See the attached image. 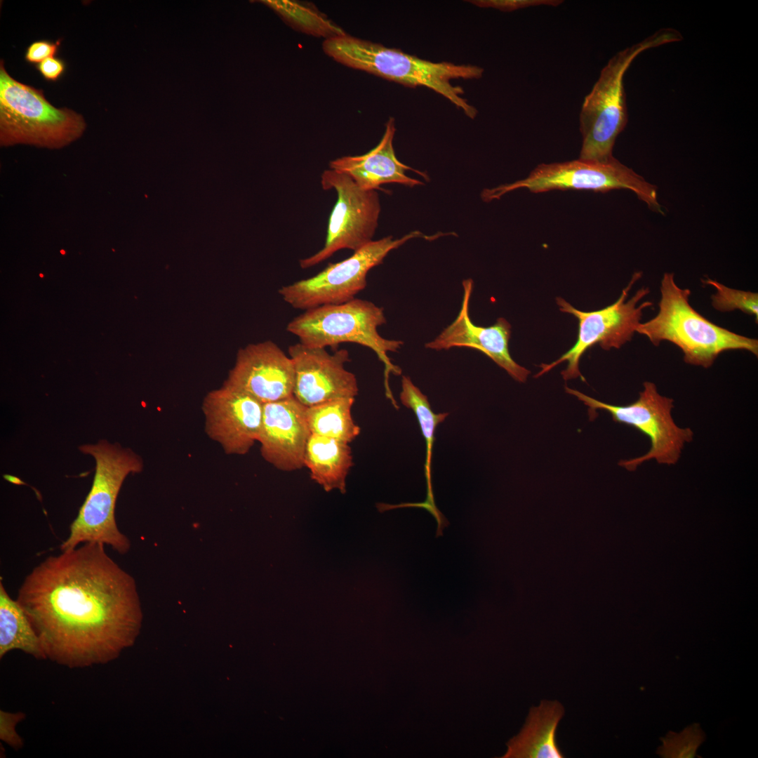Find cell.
Segmentation results:
<instances>
[{
  "instance_id": "cell-25",
  "label": "cell",
  "mask_w": 758,
  "mask_h": 758,
  "mask_svg": "<svg viewBox=\"0 0 758 758\" xmlns=\"http://www.w3.org/2000/svg\"><path fill=\"white\" fill-rule=\"evenodd\" d=\"M704 739L703 731L698 724H694L679 733L667 734L663 740L658 754L664 757H692Z\"/></svg>"
},
{
  "instance_id": "cell-27",
  "label": "cell",
  "mask_w": 758,
  "mask_h": 758,
  "mask_svg": "<svg viewBox=\"0 0 758 758\" xmlns=\"http://www.w3.org/2000/svg\"><path fill=\"white\" fill-rule=\"evenodd\" d=\"M470 2L479 7L492 8L502 11H513L538 6H557L561 0H477Z\"/></svg>"
},
{
  "instance_id": "cell-4",
  "label": "cell",
  "mask_w": 758,
  "mask_h": 758,
  "mask_svg": "<svg viewBox=\"0 0 758 758\" xmlns=\"http://www.w3.org/2000/svg\"><path fill=\"white\" fill-rule=\"evenodd\" d=\"M682 39L677 29L662 28L609 60L582 105L579 122L583 141L579 159L605 161L613 157L616 140L627 122L623 84L627 69L643 52Z\"/></svg>"
},
{
  "instance_id": "cell-2",
  "label": "cell",
  "mask_w": 758,
  "mask_h": 758,
  "mask_svg": "<svg viewBox=\"0 0 758 758\" xmlns=\"http://www.w3.org/2000/svg\"><path fill=\"white\" fill-rule=\"evenodd\" d=\"M323 50L333 60L352 68L404 85L427 87L448 99L470 119L477 115V109L462 96V88L453 86L451 80L479 79L484 73L479 66L434 62L345 34L328 37L323 43Z\"/></svg>"
},
{
  "instance_id": "cell-22",
  "label": "cell",
  "mask_w": 758,
  "mask_h": 758,
  "mask_svg": "<svg viewBox=\"0 0 758 758\" xmlns=\"http://www.w3.org/2000/svg\"><path fill=\"white\" fill-rule=\"evenodd\" d=\"M20 650L38 660H46L41 640L24 610L0 582V658Z\"/></svg>"
},
{
  "instance_id": "cell-16",
  "label": "cell",
  "mask_w": 758,
  "mask_h": 758,
  "mask_svg": "<svg viewBox=\"0 0 758 758\" xmlns=\"http://www.w3.org/2000/svg\"><path fill=\"white\" fill-rule=\"evenodd\" d=\"M463 296L460 312L455 320L433 340L425 344L427 349L449 350L468 347L477 350L503 368L516 381L526 382L530 371L518 364L510 356L508 343L511 325L504 318H498L488 327L475 325L469 314V303L473 288L470 279L463 281Z\"/></svg>"
},
{
  "instance_id": "cell-19",
  "label": "cell",
  "mask_w": 758,
  "mask_h": 758,
  "mask_svg": "<svg viewBox=\"0 0 758 758\" xmlns=\"http://www.w3.org/2000/svg\"><path fill=\"white\" fill-rule=\"evenodd\" d=\"M563 714L564 707L557 701L543 700L539 707H531L526 724L509 743L505 757H564L556 741V730Z\"/></svg>"
},
{
  "instance_id": "cell-6",
  "label": "cell",
  "mask_w": 758,
  "mask_h": 758,
  "mask_svg": "<svg viewBox=\"0 0 758 758\" xmlns=\"http://www.w3.org/2000/svg\"><path fill=\"white\" fill-rule=\"evenodd\" d=\"M386 323L383 307L373 302L354 298L348 302L311 308L293 319L286 331L297 336L299 342L312 347H335L340 343H352L372 350L385 367V394L398 408L389 385L390 373L400 375L401 370L392 364L389 352H397L402 340L387 339L378 328Z\"/></svg>"
},
{
  "instance_id": "cell-13",
  "label": "cell",
  "mask_w": 758,
  "mask_h": 758,
  "mask_svg": "<svg viewBox=\"0 0 758 758\" xmlns=\"http://www.w3.org/2000/svg\"><path fill=\"white\" fill-rule=\"evenodd\" d=\"M264 404L224 382L202 403L205 432L228 455H245L258 441Z\"/></svg>"
},
{
  "instance_id": "cell-12",
  "label": "cell",
  "mask_w": 758,
  "mask_h": 758,
  "mask_svg": "<svg viewBox=\"0 0 758 758\" xmlns=\"http://www.w3.org/2000/svg\"><path fill=\"white\" fill-rule=\"evenodd\" d=\"M321 184L324 190H335L337 200L329 217L325 244L320 251L300 260L302 269L321 262L339 250H359L372 241L378 226L380 203L375 190H363L348 175L330 168L321 174Z\"/></svg>"
},
{
  "instance_id": "cell-26",
  "label": "cell",
  "mask_w": 758,
  "mask_h": 758,
  "mask_svg": "<svg viewBox=\"0 0 758 758\" xmlns=\"http://www.w3.org/2000/svg\"><path fill=\"white\" fill-rule=\"evenodd\" d=\"M25 717V714L21 712L11 713L0 711V739L16 750L22 748L23 742L15 727Z\"/></svg>"
},
{
  "instance_id": "cell-24",
  "label": "cell",
  "mask_w": 758,
  "mask_h": 758,
  "mask_svg": "<svg viewBox=\"0 0 758 758\" xmlns=\"http://www.w3.org/2000/svg\"><path fill=\"white\" fill-rule=\"evenodd\" d=\"M703 281L704 284L713 286L716 290V293L711 298L712 305L715 310L720 312H731L739 310L745 314L754 316L757 322V293L731 288L710 279H707Z\"/></svg>"
},
{
  "instance_id": "cell-21",
  "label": "cell",
  "mask_w": 758,
  "mask_h": 758,
  "mask_svg": "<svg viewBox=\"0 0 758 758\" xmlns=\"http://www.w3.org/2000/svg\"><path fill=\"white\" fill-rule=\"evenodd\" d=\"M400 400L403 405L411 408L416 415L426 443L425 475L427 481V496L423 502L406 503V507H420L428 511L436 519L437 526H442L447 519L437 507L432 483V458L437 426L448 415V413H435L431 408L427 397L416 387L408 376L401 378Z\"/></svg>"
},
{
  "instance_id": "cell-8",
  "label": "cell",
  "mask_w": 758,
  "mask_h": 758,
  "mask_svg": "<svg viewBox=\"0 0 758 758\" xmlns=\"http://www.w3.org/2000/svg\"><path fill=\"white\" fill-rule=\"evenodd\" d=\"M539 193L551 190H575L606 192L629 190L653 211L664 215L658 201L656 187L614 157L605 161L578 159L564 162L542 164L522 180L484 189L481 199L491 201L516 190Z\"/></svg>"
},
{
  "instance_id": "cell-23",
  "label": "cell",
  "mask_w": 758,
  "mask_h": 758,
  "mask_svg": "<svg viewBox=\"0 0 758 758\" xmlns=\"http://www.w3.org/2000/svg\"><path fill=\"white\" fill-rule=\"evenodd\" d=\"M355 398H342L306 407V418L311 434L335 439L350 444L360 434V427L352 416Z\"/></svg>"
},
{
  "instance_id": "cell-29",
  "label": "cell",
  "mask_w": 758,
  "mask_h": 758,
  "mask_svg": "<svg viewBox=\"0 0 758 758\" xmlns=\"http://www.w3.org/2000/svg\"><path fill=\"white\" fill-rule=\"evenodd\" d=\"M36 68L45 80L57 81L65 72L66 63L62 58L54 56L44 60Z\"/></svg>"
},
{
  "instance_id": "cell-14",
  "label": "cell",
  "mask_w": 758,
  "mask_h": 758,
  "mask_svg": "<svg viewBox=\"0 0 758 758\" xmlns=\"http://www.w3.org/2000/svg\"><path fill=\"white\" fill-rule=\"evenodd\" d=\"M288 356L294 367L293 394L305 406L358 394L356 376L345 367L350 361L347 350L331 354L298 342L289 346Z\"/></svg>"
},
{
  "instance_id": "cell-3",
  "label": "cell",
  "mask_w": 758,
  "mask_h": 758,
  "mask_svg": "<svg viewBox=\"0 0 758 758\" xmlns=\"http://www.w3.org/2000/svg\"><path fill=\"white\" fill-rule=\"evenodd\" d=\"M691 291L677 285L674 274L665 272L660 283L658 314L640 323L636 332L654 345L669 341L681 349L686 363L711 366L726 350H741L758 354L757 339L743 336L717 326L698 313L689 303Z\"/></svg>"
},
{
  "instance_id": "cell-15",
  "label": "cell",
  "mask_w": 758,
  "mask_h": 758,
  "mask_svg": "<svg viewBox=\"0 0 758 758\" xmlns=\"http://www.w3.org/2000/svg\"><path fill=\"white\" fill-rule=\"evenodd\" d=\"M225 383L262 404L277 401L293 395V364L291 357L270 340L249 344L238 351Z\"/></svg>"
},
{
  "instance_id": "cell-11",
  "label": "cell",
  "mask_w": 758,
  "mask_h": 758,
  "mask_svg": "<svg viewBox=\"0 0 758 758\" xmlns=\"http://www.w3.org/2000/svg\"><path fill=\"white\" fill-rule=\"evenodd\" d=\"M641 276V272H635L619 298L612 305L599 310L583 312L573 307L564 299L557 298L559 310L573 314L578 320L577 340L559 359L548 364H541V369L535 377H540L561 363L567 361L566 368L561 372L563 378L567 380L580 377L583 381H585L580 372L579 362L582 355L589 348L599 344L604 350L618 349L630 341L641 323L643 310L653 305L650 301L638 305L649 293L647 287L641 288L627 300L629 291Z\"/></svg>"
},
{
  "instance_id": "cell-5",
  "label": "cell",
  "mask_w": 758,
  "mask_h": 758,
  "mask_svg": "<svg viewBox=\"0 0 758 758\" xmlns=\"http://www.w3.org/2000/svg\"><path fill=\"white\" fill-rule=\"evenodd\" d=\"M79 450L95 458V474L91 488L70 525L69 534L60 545V551L86 543H98L124 553L128 548V541L117 526L116 501L126 477L142 470V459L131 449L106 440L82 445Z\"/></svg>"
},
{
  "instance_id": "cell-1",
  "label": "cell",
  "mask_w": 758,
  "mask_h": 758,
  "mask_svg": "<svg viewBox=\"0 0 758 758\" xmlns=\"http://www.w3.org/2000/svg\"><path fill=\"white\" fill-rule=\"evenodd\" d=\"M105 546L86 543L47 557L18 590L46 659L69 668L109 663L138 630L133 580Z\"/></svg>"
},
{
  "instance_id": "cell-17",
  "label": "cell",
  "mask_w": 758,
  "mask_h": 758,
  "mask_svg": "<svg viewBox=\"0 0 758 758\" xmlns=\"http://www.w3.org/2000/svg\"><path fill=\"white\" fill-rule=\"evenodd\" d=\"M306 407L293 395L264 404L260 435L262 457L278 470L291 472L304 467L311 434Z\"/></svg>"
},
{
  "instance_id": "cell-20",
  "label": "cell",
  "mask_w": 758,
  "mask_h": 758,
  "mask_svg": "<svg viewBox=\"0 0 758 758\" xmlns=\"http://www.w3.org/2000/svg\"><path fill=\"white\" fill-rule=\"evenodd\" d=\"M353 465L348 443L310 434L304 454V466L310 470L311 479L326 491L338 489L345 493L346 477Z\"/></svg>"
},
{
  "instance_id": "cell-9",
  "label": "cell",
  "mask_w": 758,
  "mask_h": 758,
  "mask_svg": "<svg viewBox=\"0 0 758 758\" xmlns=\"http://www.w3.org/2000/svg\"><path fill=\"white\" fill-rule=\"evenodd\" d=\"M643 386L639 398L625 406L604 403L565 387L568 394L576 396L589 407L590 415L596 410H604L615 422L630 425L650 439L651 448L646 454L620 461L619 465L630 471L653 459L660 464H675L685 444L690 442L693 436L690 428L679 427L674 423L672 416V399L660 394L652 382L646 381Z\"/></svg>"
},
{
  "instance_id": "cell-18",
  "label": "cell",
  "mask_w": 758,
  "mask_h": 758,
  "mask_svg": "<svg viewBox=\"0 0 758 758\" xmlns=\"http://www.w3.org/2000/svg\"><path fill=\"white\" fill-rule=\"evenodd\" d=\"M393 118L386 123L384 134L376 147L367 153L357 156H345L329 163L330 169L343 173L350 177L361 189L379 190L387 183H398L408 187L422 185L417 179L408 177L406 170L411 167L400 162L395 154L393 140L395 133ZM424 177L423 173L417 171Z\"/></svg>"
},
{
  "instance_id": "cell-10",
  "label": "cell",
  "mask_w": 758,
  "mask_h": 758,
  "mask_svg": "<svg viewBox=\"0 0 758 758\" xmlns=\"http://www.w3.org/2000/svg\"><path fill=\"white\" fill-rule=\"evenodd\" d=\"M419 237L434 239L415 230L399 239L388 236L372 240L349 258L329 264L312 277L284 286L278 292L291 307L304 310L348 302L366 288L369 270L381 264L392 250Z\"/></svg>"
},
{
  "instance_id": "cell-28",
  "label": "cell",
  "mask_w": 758,
  "mask_h": 758,
  "mask_svg": "<svg viewBox=\"0 0 758 758\" xmlns=\"http://www.w3.org/2000/svg\"><path fill=\"white\" fill-rule=\"evenodd\" d=\"M60 41L39 40L32 42L25 51V60L31 64H39L48 58L54 57L58 51Z\"/></svg>"
},
{
  "instance_id": "cell-7",
  "label": "cell",
  "mask_w": 758,
  "mask_h": 758,
  "mask_svg": "<svg viewBox=\"0 0 758 758\" xmlns=\"http://www.w3.org/2000/svg\"><path fill=\"white\" fill-rule=\"evenodd\" d=\"M0 128L3 145L60 147L80 136L85 122L72 109L53 107L41 90L12 78L1 61Z\"/></svg>"
}]
</instances>
